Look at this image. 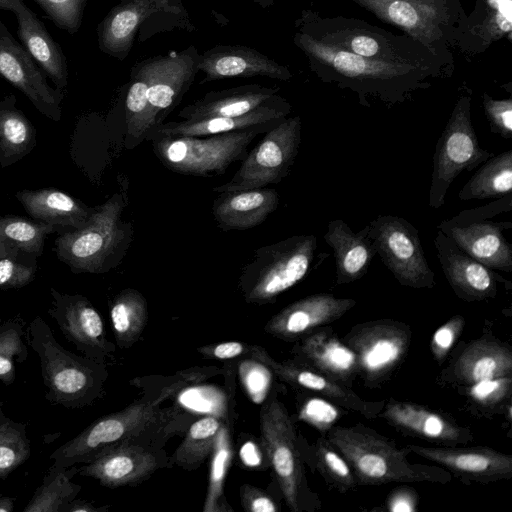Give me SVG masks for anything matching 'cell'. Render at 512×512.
Here are the masks:
<instances>
[{
  "mask_svg": "<svg viewBox=\"0 0 512 512\" xmlns=\"http://www.w3.org/2000/svg\"><path fill=\"white\" fill-rule=\"evenodd\" d=\"M422 458L438 464L458 477L476 482H494L512 477V457L487 447H426L408 445Z\"/></svg>",
  "mask_w": 512,
  "mask_h": 512,
  "instance_id": "603a6c76",
  "label": "cell"
},
{
  "mask_svg": "<svg viewBox=\"0 0 512 512\" xmlns=\"http://www.w3.org/2000/svg\"><path fill=\"white\" fill-rule=\"evenodd\" d=\"M301 142L300 116L286 117L269 129L245 156L239 169L214 192L267 187L279 183L290 172Z\"/></svg>",
  "mask_w": 512,
  "mask_h": 512,
  "instance_id": "4fadbf2b",
  "label": "cell"
},
{
  "mask_svg": "<svg viewBox=\"0 0 512 512\" xmlns=\"http://www.w3.org/2000/svg\"><path fill=\"white\" fill-rule=\"evenodd\" d=\"M28 342L39 357L45 398L49 402L77 409L101 396L107 378L104 364L63 348L41 317L30 323Z\"/></svg>",
  "mask_w": 512,
  "mask_h": 512,
  "instance_id": "5b68a950",
  "label": "cell"
},
{
  "mask_svg": "<svg viewBox=\"0 0 512 512\" xmlns=\"http://www.w3.org/2000/svg\"><path fill=\"white\" fill-rule=\"evenodd\" d=\"M17 198L31 216L50 225L82 227L92 213L82 203L56 189L21 191Z\"/></svg>",
  "mask_w": 512,
  "mask_h": 512,
  "instance_id": "e575fe53",
  "label": "cell"
},
{
  "mask_svg": "<svg viewBox=\"0 0 512 512\" xmlns=\"http://www.w3.org/2000/svg\"><path fill=\"white\" fill-rule=\"evenodd\" d=\"M368 227L376 253L401 285L415 289L435 286V274L413 224L402 217L379 215Z\"/></svg>",
  "mask_w": 512,
  "mask_h": 512,
  "instance_id": "9a60e30c",
  "label": "cell"
},
{
  "mask_svg": "<svg viewBox=\"0 0 512 512\" xmlns=\"http://www.w3.org/2000/svg\"><path fill=\"white\" fill-rule=\"evenodd\" d=\"M482 100L491 131L510 140L512 138V98L494 99L484 93Z\"/></svg>",
  "mask_w": 512,
  "mask_h": 512,
  "instance_id": "681fc988",
  "label": "cell"
},
{
  "mask_svg": "<svg viewBox=\"0 0 512 512\" xmlns=\"http://www.w3.org/2000/svg\"><path fill=\"white\" fill-rule=\"evenodd\" d=\"M355 305L351 298H336L328 293L310 295L275 314L265 325V331L285 340L299 339L338 320Z\"/></svg>",
  "mask_w": 512,
  "mask_h": 512,
  "instance_id": "d4e9b609",
  "label": "cell"
},
{
  "mask_svg": "<svg viewBox=\"0 0 512 512\" xmlns=\"http://www.w3.org/2000/svg\"><path fill=\"white\" fill-rule=\"evenodd\" d=\"M196 30L181 0H120L98 24L97 38L104 54L123 61L135 40L144 43L160 33Z\"/></svg>",
  "mask_w": 512,
  "mask_h": 512,
  "instance_id": "8992f818",
  "label": "cell"
},
{
  "mask_svg": "<svg viewBox=\"0 0 512 512\" xmlns=\"http://www.w3.org/2000/svg\"><path fill=\"white\" fill-rule=\"evenodd\" d=\"M278 91V87L260 84L210 91L199 100L185 106L178 116L183 120L241 116L271 100Z\"/></svg>",
  "mask_w": 512,
  "mask_h": 512,
  "instance_id": "d6a6232c",
  "label": "cell"
},
{
  "mask_svg": "<svg viewBox=\"0 0 512 512\" xmlns=\"http://www.w3.org/2000/svg\"><path fill=\"white\" fill-rule=\"evenodd\" d=\"M502 39L512 41V0H475L456 32L453 47L476 56Z\"/></svg>",
  "mask_w": 512,
  "mask_h": 512,
  "instance_id": "83f0119b",
  "label": "cell"
},
{
  "mask_svg": "<svg viewBox=\"0 0 512 512\" xmlns=\"http://www.w3.org/2000/svg\"><path fill=\"white\" fill-rule=\"evenodd\" d=\"M32 129L17 110H0V146L6 155L22 153L31 142Z\"/></svg>",
  "mask_w": 512,
  "mask_h": 512,
  "instance_id": "bcb514c9",
  "label": "cell"
},
{
  "mask_svg": "<svg viewBox=\"0 0 512 512\" xmlns=\"http://www.w3.org/2000/svg\"><path fill=\"white\" fill-rule=\"evenodd\" d=\"M77 470L74 465L61 469L51 466L23 512H62L81 490L72 482Z\"/></svg>",
  "mask_w": 512,
  "mask_h": 512,
  "instance_id": "f35d334b",
  "label": "cell"
},
{
  "mask_svg": "<svg viewBox=\"0 0 512 512\" xmlns=\"http://www.w3.org/2000/svg\"><path fill=\"white\" fill-rule=\"evenodd\" d=\"M274 126L208 136H159L151 140L155 155L169 170L209 177L222 174L233 162L243 160L255 137Z\"/></svg>",
  "mask_w": 512,
  "mask_h": 512,
  "instance_id": "30bf717a",
  "label": "cell"
},
{
  "mask_svg": "<svg viewBox=\"0 0 512 512\" xmlns=\"http://www.w3.org/2000/svg\"><path fill=\"white\" fill-rule=\"evenodd\" d=\"M198 55V49L190 45L181 51L150 58L147 96L151 131L163 123L189 90L199 72Z\"/></svg>",
  "mask_w": 512,
  "mask_h": 512,
  "instance_id": "e0dca14e",
  "label": "cell"
},
{
  "mask_svg": "<svg viewBox=\"0 0 512 512\" xmlns=\"http://www.w3.org/2000/svg\"><path fill=\"white\" fill-rule=\"evenodd\" d=\"M247 360L242 364L241 378L251 398L258 399L266 394L270 384V368L267 365L261 368L262 362L253 358H247Z\"/></svg>",
  "mask_w": 512,
  "mask_h": 512,
  "instance_id": "db71d44e",
  "label": "cell"
},
{
  "mask_svg": "<svg viewBox=\"0 0 512 512\" xmlns=\"http://www.w3.org/2000/svg\"><path fill=\"white\" fill-rule=\"evenodd\" d=\"M250 1L255 3L257 6H259L260 8H262L264 10L271 8L275 3V0H250Z\"/></svg>",
  "mask_w": 512,
  "mask_h": 512,
  "instance_id": "6125c7cd",
  "label": "cell"
},
{
  "mask_svg": "<svg viewBox=\"0 0 512 512\" xmlns=\"http://www.w3.org/2000/svg\"><path fill=\"white\" fill-rule=\"evenodd\" d=\"M339 417L338 406L323 398H310L299 410V418L322 433L332 428Z\"/></svg>",
  "mask_w": 512,
  "mask_h": 512,
  "instance_id": "c3c4849f",
  "label": "cell"
},
{
  "mask_svg": "<svg viewBox=\"0 0 512 512\" xmlns=\"http://www.w3.org/2000/svg\"><path fill=\"white\" fill-rule=\"evenodd\" d=\"M279 204L274 188L220 192L212 204V214L224 231L246 230L263 223Z\"/></svg>",
  "mask_w": 512,
  "mask_h": 512,
  "instance_id": "f546056e",
  "label": "cell"
},
{
  "mask_svg": "<svg viewBox=\"0 0 512 512\" xmlns=\"http://www.w3.org/2000/svg\"><path fill=\"white\" fill-rule=\"evenodd\" d=\"M30 454L26 425L7 417L0 403V479L21 466Z\"/></svg>",
  "mask_w": 512,
  "mask_h": 512,
  "instance_id": "7bdbcfd3",
  "label": "cell"
},
{
  "mask_svg": "<svg viewBox=\"0 0 512 512\" xmlns=\"http://www.w3.org/2000/svg\"><path fill=\"white\" fill-rule=\"evenodd\" d=\"M211 465L204 512H231L232 508L224 497V481L232 459L230 434L225 424H222L211 453Z\"/></svg>",
  "mask_w": 512,
  "mask_h": 512,
  "instance_id": "b9f144b4",
  "label": "cell"
},
{
  "mask_svg": "<svg viewBox=\"0 0 512 512\" xmlns=\"http://www.w3.org/2000/svg\"><path fill=\"white\" fill-rule=\"evenodd\" d=\"M434 245L445 278L459 298L481 301L495 297L500 285L511 286L510 281L465 253L439 230Z\"/></svg>",
  "mask_w": 512,
  "mask_h": 512,
  "instance_id": "ffe728a7",
  "label": "cell"
},
{
  "mask_svg": "<svg viewBox=\"0 0 512 512\" xmlns=\"http://www.w3.org/2000/svg\"><path fill=\"white\" fill-rule=\"evenodd\" d=\"M240 499L243 508L249 512H275L278 510L277 505L267 493L249 484L241 486Z\"/></svg>",
  "mask_w": 512,
  "mask_h": 512,
  "instance_id": "6f0895ef",
  "label": "cell"
},
{
  "mask_svg": "<svg viewBox=\"0 0 512 512\" xmlns=\"http://www.w3.org/2000/svg\"><path fill=\"white\" fill-rule=\"evenodd\" d=\"M260 431L263 448L286 505L293 512L304 510L308 487L303 463L293 423L278 399L271 400L263 407Z\"/></svg>",
  "mask_w": 512,
  "mask_h": 512,
  "instance_id": "5bb4252c",
  "label": "cell"
},
{
  "mask_svg": "<svg viewBox=\"0 0 512 512\" xmlns=\"http://www.w3.org/2000/svg\"><path fill=\"white\" fill-rule=\"evenodd\" d=\"M52 296L53 306L48 313L64 337L86 357L103 363L114 352L115 346L106 339L98 311L81 295L60 294L52 290Z\"/></svg>",
  "mask_w": 512,
  "mask_h": 512,
  "instance_id": "d6986e66",
  "label": "cell"
},
{
  "mask_svg": "<svg viewBox=\"0 0 512 512\" xmlns=\"http://www.w3.org/2000/svg\"><path fill=\"white\" fill-rule=\"evenodd\" d=\"M512 191V149L493 155L459 191L460 200L501 198Z\"/></svg>",
  "mask_w": 512,
  "mask_h": 512,
  "instance_id": "8d00e7d4",
  "label": "cell"
},
{
  "mask_svg": "<svg viewBox=\"0 0 512 512\" xmlns=\"http://www.w3.org/2000/svg\"><path fill=\"white\" fill-rule=\"evenodd\" d=\"M511 376L486 379L469 385L468 395L482 406H495L511 393Z\"/></svg>",
  "mask_w": 512,
  "mask_h": 512,
  "instance_id": "f907efd6",
  "label": "cell"
},
{
  "mask_svg": "<svg viewBox=\"0 0 512 512\" xmlns=\"http://www.w3.org/2000/svg\"><path fill=\"white\" fill-rule=\"evenodd\" d=\"M294 29L358 56L430 68L447 77L454 70V63L438 56L419 41L405 34H394L362 19L341 15L322 16L312 9H303L294 22Z\"/></svg>",
  "mask_w": 512,
  "mask_h": 512,
  "instance_id": "7a4b0ae2",
  "label": "cell"
},
{
  "mask_svg": "<svg viewBox=\"0 0 512 512\" xmlns=\"http://www.w3.org/2000/svg\"><path fill=\"white\" fill-rule=\"evenodd\" d=\"M327 440L350 465L357 485H381L391 482H430L446 484L451 473L441 466L412 463L406 447L363 425L333 426Z\"/></svg>",
  "mask_w": 512,
  "mask_h": 512,
  "instance_id": "3957f363",
  "label": "cell"
},
{
  "mask_svg": "<svg viewBox=\"0 0 512 512\" xmlns=\"http://www.w3.org/2000/svg\"><path fill=\"white\" fill-rule=\"evenodd\" d=\"M167 464L165 453L141 443H121L112 446L77 470L108 488L137 485Z\"/></svg>",
  "mask_w": 512,
  "mask_h": 512,
  "instance_id": "ac0fdd59",
  "label": "cell"
},
{
  "mask_svg": "<svg viewBox=\"0 0 512 512\" xmlns=\"http://www.w3.org/2000/svg\"><path fill=\"white\" fill-rule=\"evenodd\" d=\"M387 509L392 512H414L417 509L416 494L407 488L395 490L388 499Z\"/></svg>",
  "mask_w": 512,
  "mask_h": 512,
  "instance_id": "680465c9",
  "label": "cell"
},
{
  "mask_svg": "<svg viewBox=\"0 0 512 512\" xmlns=\"http://www.w3.org/2000/svg\"><path fill=\"white\" fill-rule=\"evenodd\" d=\"M257 347L240 341H225L204 345L197 350L206 358L232 360L242 357L253 358Z\"/></svg>",
  "mask_w": 512,
  "mask_h": 512,
  "instance_id": "f5cc1de1",
  "label": "cell"
},
{
  "mask_svg": "<svg viewBox=\"0 0 512 512\" xmlns=\"http://www.w3.org/2000/svg\"><path fill=\"white\" fill-rule=\"evenodd\" d=\"M150 58L136 63L130 70V80L125 95L126 143L128 149L135 148L147 138L151 131L149 124Z\"/></svg>",
  "mask_w": 512,
  "mask_h": 512,
  "instance_id": "d590c367",
  "label": "cell"
},
{
  "mask_svg": "<svg viewBox=\"0 0 512 512\" xmlns=\"http://www.w3.org/2000/svg\"><path fill=\"white\" fill-rule=\"evenodd\" d=\"M471 92L465 89L458 97L439 137L433 156L429 206H443L446 194L458 175L470 172L494 154L479 144L471 118Z\"/></svg>",
  "mask_w": 512,
  "mask_h": 512,
  "instance_id": "8fae6325",
  "label": "cell"
},
{
  "mask_svg": "<svg viewBox=\"0 0 512 512\" xmlns=\"http://www.w3.org/2000/svg\"><path fill=\"white\" fill-rule=\"evenodd\" d=\"M53 225L36 224L21 218H0V257L13 258L17 251L39 253Z\"/></svg>",
  "mask_w": 512,
  "mask_h": 512,
  "instance_id": "60d3db41",
  "label": "cell"
},
{
  "mask_svg": "<svg viewBox=\"0 0 512 512\" xmlns=\"http://www.w3.org/2000/svg\"><path fill=\"white\" fill-rule=\"evenodd\" d=\"M222 422L205 416L191 424L183 441L172 456V462L185 470L199 467L210 457Z\"/></svg>",
  "mask_w": 512,
  "mask_h": 512,
  "instance_id": "ab89813d",
  "label": "cell"
},
{
  "mask_svg": "<svg viewBox=\"0 0 512 512\" xmlns=\"http://www.w3.org/2000/svg\"><path fill=\"white\" fill-rule=\"evenodd\" d=\"M0 9L12 12L22 46L59 89L68 81L67 61L59 44L23 0H0Z\"/></svg>",
  "mask_w": 512,
  "mask_h": 512,
  "instance_id": "f1b7e54d",
  "label": "cell"
},
{
  "mask_svg": "<svg viewBox=\"0 0 512 512\" xmlns=\"http://www.w3.org/2000/svg\"><path fill=\"white\" fill-rule=\"evenodd\" d=\"M465 320L455 315L441 325L431 339V351L435 360L441 364L464 329Z\"/></svg>",
  "mask_w": 512,
  "mask_h": 512,
  "instance_id": "816d5d0a",
  "label": "cell"
},
{
  "mask_svg": "<svg viewBox=\"0 0 512 512\" xmlns=\"http://www.w3.org/2000/svg\"><path fill=\"white\" fill-rule=\"evenodd\" d=\"M366 225L353 232L346 222L334 219L328 223L325 242L332 248L336 262V284H349L362 278L377 254Z\"/></svg>",
  "mask_w": 512,
  "mask_h": 512,
  "instance_id": "1f68e13d",
  "label": "cell"
},
{
  "mask_svg": "<svg viewBox=\"0 0 512 512\" xmlns=\"http://www.w3.org/2000/svg\"><path fill=\"white\" fill-rule=\"evenodd\" d=\"M14 509V499L0 495V512H11Z\"/></svg>",
  "mask_w": 512,
  "mask_h": 512,
  "instance_id": "94428289",
  "label": "cell"
},
{
  "mask_svg": "<svg viewBox=\"0 0 512 512\" xmlns=\"http://www.w3.org/2000/svg\"><path fill=\"white\" fill-rule=\"evenodd\" d=\"M22 336V326L15 321L0 326V381L5 385L15 381L16 364L23 363L28 356Z\"/></svg>",
  "mask_w": 512,
  "mask_h": 512,
  "instance_id": "f6af8a7d",
  "label": "cell"
},
{
  "mask_svg": "<svg viewBox=\"0 0 512 512\" xmlns=\"http://www.w3.org/2000/svg\"><path fill=\"white\" fill-rule=\"evenodd\" d=\"M197 67L204 74L200 84L235 77L264 76L279 81L293 77L287 66L244 45H215L199 53Z\"/></svg>",
  "mask_w": 512,
  "mask_h": 512,
  "instance_id": "7402d4cb",
  "label": "cell"
},
{
  "mask_svg": "<svg viewBox=\"0 0 512 512\" xmlns=\"http://www.w3.org/2000/svg\"><path fill=\"white\" fill-rule=\"evenodd\" d=\"M316 248L315 235L302 234L256 249L239 278L245 301L270 303L296 285L309 272Z\"/></svg>",
  "mask_w": 512,
  "mask_h": 512,
  "instance_id": "9c48e42d",
  "label": "cell"
},
{
  "mask_svg": "<svg viewBox=\"0 0 512 512\" xmlns=\"http://www.w3.org/2000/svg\"><path fill=\"white\" fill-rule=\"evenodd\" d=\"M381 416L397 429L443 446H457L473 438L468 428L430 408L396 400L385 403Z\"/></svg>",
  "mask_w": 512,
  "mask_h": 512,
  "instance_id": "4316f807",
  "label": "cell"
},
{
  "mask_svg": "<svg viewBox=\"0 0 512 512\" xmlns=\"http://www.w3.org/2000/svg\"><path fill=\"white\" fill-rule=\"evenodd\" d=\"M124 206V196L114 194L92 210L82 227L61 235L56 247L62 261L77 271L90 273L117 265L133 238L131 223L121 219Z\"/></svg>",
  "mask_w": 512,
  "mask_h": 512,
  "instance_id": "52a82bcc",
  "label": "cell"
},
{
  "mask_svg": "<svg viewBox=\"0 0 512 512\" xmlns=\"http://www.w3.org/2000/svg\"><path fill=\"white\" fill-rule=\"evenodd\" d=\"M103 510H106V508H97L84 500L74 499L62 509V512H99Z\"/></svg>",
  "mask_w": 512,
  "mask_h": 512,
  "instance_id": "91938a15",
  "label": "cell"
},
{
  "mask_svg": "<svg viewBox=\"0 0 512 512\" xmlns=\"http://www.w3.org/2000/svg\"><path fill=\"white\" fill-rule=\"evenodd\" d=\"M147 315V301L138 290L127 288L115 296L110 306V318L118 346L126 348L139 339Z\"/></svg>",
  "mask_w": 512,
  "mask_h": 512,
  "instance_id": "74e56055",
  "label": "cell"
},
{
  "mask_svg": "<svg viewBox=\"0 0 512 512\" xmlns=\"http://www.w3.org/2000/svg\"><path fill=\"white\" fill-rule=\"evenodd\" d=\"M0 75L23 92L46 116L60 118V94L52 89L39 65L0 22Z\"/></svg>",
  "mask_w": 512,
  "mask_h": 512,
  "instance_id": "44dd1931",
  "label": "cell"
},
{
  "mask_svg": "<svg viewBox=\"0 0 512 512\" xmlns=\"http://www.w3.org/2000/svg\"><path fill=\"white\" fill-rule=\"evenodd\" d=\"M313 455L315 467L327 483L336 490L344 493L357 485L350 465L325 436L317 440Z\"/></svg>",
  "mask_w": 512,
  "mask_h": 512,
  "instance_id": "ee69618b",
  "label": "cell"
},
{
  "mask_svg": "<svg viewBox=\"0 0 512 512\" xmlns=\"http://www.w3.org/2000/svg\"><path fill=\"white\" fill-rule=\"evenodd\" d=\"M357 357L366 382L382 381L406 355L411 331L404 323L381 319L353 327L343 338Z\"/></svg>",
  "mask_w": 512,
  "mask_h": 512,
  "instance_id": "2e32d148",
  "label": "cell"
},
{
  "mask_svg": "<svg viewBox=\"0 0 512 512\" xmlns=\"http://www.w3.org/2000/svg\"><path fill=\"white\" fill-rule=\"evenodd\" d=\"M292 41L320 81L354 92L365 107L376 100L388 107L404 103L416 92L430 88L433 80L447 78L430 68L358 56L296 29Z\"/></svg>",
  "mask_w": 512,
  "mask_h": 512,
  "instance_id": "6da1fadb",
  "label": "cell"
},
{
  "mask_svg": "<svg viewBox=\"0 0 512 512\" xmlns=\"http://www.w3.org/2000/svg\"><path fill=\"white\" fill-rule=\"evenodd\" d=\"M291 108L290 103L277 94L262 106L241 116L161 123L149 133L146 139L151 140L159 136H208L263 125H276L289 115Z\"/></svg>",
  "mask_w": 512,
  "mask_h": 512,
  "instance_id": "484cf974",
  "label": "cell"
},
{
  "mask_svg": "<svg viewBox=\"0 0 512 512\" xmlns=\"http://www.w3.org/2000/svg\"><path fill=\"white\" fill-rule=\"evenodd\" d=\"M256 360L267 365L283 381L318 393L338 407L361 414L365 418L377 417L385 404L384 401L365 400L343 382L302 363L277 362L264 349L260 351Z\"/></svg>",
  "mask_w": 512,
  "mask_h": 512,
  "instance_id": "cb8c5ba5",
  "label": "cell"
},
{
  "mask_svg": "<svg viewBox=\"0 0 512 512\" xmlns=\"http://www.w3.org/2000/svg\"><path fill=\"white\" fill-rule=\"evenodd\" d=\"M453 370L456 378L468 385L511 376L512 354L508 347L498 341L475 340L458 356Z\"/></svg>",
  "mask_w": 512,
  "mask_h": 512,
  "instance_id": "836d02e7",
  "label": "cell"
},
{
  "mask_svg": "<svg viewBox=\"0 0 512 512\" xmlns=\"http://www.w3.org/2000/svg\"><path fill=\"white\" fill-rule=\"evenodd\" d=\"M454 63L450 50L467 14L460 0H351Z\"/></svg>",
  "mask_w": 512,
  "mask_h": 512,
  "instance_id": "ba28073f",
  "label": "cell"
},
{
  "mask_svg": "<svg viewBox=\"0 0 512 512\" xmlns=\"http://www.w3.org/2000/svg\"><path fill=\"white\" fill-rule=\"evenodd\" d=\"M35 270L11 257H0V288H20L33 280Z\"/></svg>",
  "mask_w": 512,
  "mask_h": 512,
  "instance_id": "11a10c76",
  "label": "cell"
},
{
  "mask_svg": "<svg viewBox=\"0 0 512 512\" xmlns=\"http://www.w3.org/2000/svg\"><path fill=\"white\" fill-rule=\"evenodd\" d=\"M60 29L75 34L82 24L88 0H35Z\"/></svg>",
  "mask_w": 512,
  "mask_h": 512,
  "instance_id": "7dc6e473",
  "label": "cell"
},
{
  "mask_svg": "<svg viewBox=\"0 0 512 512\" xmlns=\"http://www.w3.org/2000/svg\"><path fill=\"white\" fill-rule=\"evenodd\" d=\"M296 353L302 364L346 385L360 374L355 353L331 329L302 337Z\"/></svg>",
  "mask_w": 512,
  "mask_h": 512,
  "instance_id": "4dcf8cb0",
  "label": "cell"
},
{
  "mask_svg": "<svg viewBox=\"0 0 512 512\" xmlns=\"http://www.w3.org/2000/svg\"><path fill=\"white\" fill-rule=\"evenodd\" d=\"M512 210V195L472 209L460 211L438 226L446 237L472 258L494 270L512 271V248L504 231L512 222L491 220Z\"/></svg>",
  "mask_w": 512,
  "mask_h": 512,
  "instance_id": "7c38bea8",
  "label": "cell"
},
{
  "mask_svg": "<svg viewBox=\"0 0 512 512\" xmlns=\"http://www.w3.org/2000/svg\"><path fill=\"white\" fill-rule=\"evenodd\" d=\"M214 367L209 368H194L189 370H184L174 375L173 382L164 387L158 394V396L153 400V402L157 405H160L165 399L170 397L173 393L186 387L189 383H195L200 380H203L205 377H209L213 374Z\"/></svg>",
  "mask_w": 512,
  "mask_h": 512,
  "instance_id": "9f6ffc18",
  "label": "cell"
},
{
  "mask_svg": "<svg viewBox=\"0 0 512 512\" xmlns=\"http://www.w3.org/2000/svg\"><path fill=\"white\" fill-rule=\"evenodd\" d=\"M178 411L163 409L153 401H136L124 409L98 418L51 455L52 467L68 468L89 463L102 451L121 443L152 445L148 440L164 434Z\"/></svg>",
  "mask_w": 512,
  "mask_h": 512,
  "instance_id": "277c9868",
  "label": "cell"
}]
</instances>
